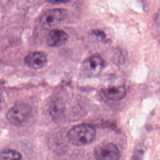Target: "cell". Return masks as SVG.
I'll return each instance as SVG.
<instances>
[{
  "mask_svg": "<svg viewBox=\"0 0 160 160\" xmlns=\"http://www.w3.org/2000/svg\"><path fill=\"white\" fill-rule=\"evenodd\" d=\"M94 156L99 160H117L120 158V152L114 144L103 142L94 148Z\"/></svg>",
  "mask_w": 160,
  "mask_h": 160,
  "instance_id": "4",
  "label": "cell"
},
{
  "mask_svg": "<svg viewBox=\"0 0 160 160\" xmlns=\"http://www.w3.org/2000/svg\"><path fill=\"white\" fill-rule=\"evenodd\" d=\"M104 96L110 100H120L126 95V88L122 84L111 85L102 89Z\"/></svg>",
  "mask_w": 160,
  "mask_h": 160,
  "instance_id": "8",
  "label": "cell"
},
{
  "mask_svg": "<svg viewBox=\"0 0 160 160\" xmlns=\"http://www.w3.org/2000/svg\"><path fill=\"white\" fill-rule=\"evenodd\" d=\"M21 159L22 155L17 151L11 149H6L0 152V159Z\"/></svg>",
  "mask_w": 160,
  "mask_h": 160,
  "instance_id": "9",
  "label": "cell"
},
{
  "mask_svg": "<svg viewBox=\"0 0 160 160\" xmlns=\"http://www.w3.org/2000/svg\"><path fill=\"white\" fill-rule=\"evenodd\" d=\"M48 61L46 55L40 51H33L26 56L24 59L26 65L31 69H39L44 68Z\"/></svg>",
  "mask_w": 160,
  "mask_h": 160,
  "instance_id": "6",
  "label": "cell"
},
{
  "mask_svg": "<svg viewBox=\"0 0 160 160\" xmlns=\"http://www.w3.org/2000/svg\"><path fill=\"white\" fill-rule=\"evenodd\" d=\"M69 141L73 145L81 146L91 144L96 137V130L89 124H82L72 128L67 134Z\"/></svg>",
  "mask_w": 160,
  "mask_h": 160,
  "instance_id": "1",
  "label": "cell"
},
{
  "mask_svg": "<svg viewBox=\"0 0 160 160\" xmlns=\"http://www.w3.org/2000/svg\"><path fill=\"white\" fill-rule=\"evenodd\" d=\"M104 68V61L99 56L94 55L87 58L82 63L81 71L87 78H94L101 74Z\"/></svg>",
  "mask_w": 160,
  "mask_h": 160,
  "instance_id": "3",
  "label": "cell"
},
{
  "mask_svg": "<svg viewBox=\"0 0 160 160\" xmlns=\"http://www.w3.org/2000/svg\"><path fill=\"white\" fill-rule=\"evenodd\" d=\"M66 15V11L62 9L48 10L41 16L40 19L41 25L44 29H49L64 20Z\"/></svg>",
  "mask_w": 160,
  "mask_h": 160,
  "instance_id": "5",
  "label": "cell"
},
{
  "mask_svg": "<svg viewBox=\"0 0 160 160\" xmlns=\"http://www.w3.org/2000/svg\"><path fill=\"white\" fill-rule=\"evenodd\" d=\"M68 39V34L64 30L54 29L49 31L47 43L51 47H59L63 45Z\"/></svg>",
  "mask_w": 160,
  "mask_h": 160,
  "instance_id": "7",
  "label": "cell"
},
{
  "mask_svg": "<svg viewBox=\"0 0 160 160\" xmlns=\"http://www.w3.org/2000/svg\"><path fill=\"white\" fill-rule=\"evenodd\" d=\"M50 3L52 4H61V3H65L70 1L71 0H47Z\"/></svg>",
  "mask_w": 160,
  "mask_h": 160,
  "instance_id": "10",
  "label": "cell"
},
{
  "mask_svg": "<svg viewBox=\"0 0 160 160\" xmlns=\"http://www.w3.org/2000/svg\"><path fill=\"white\" fill-rule=\"evenodd\" d=\"M32 109L27 104L18 103L12 106L7 112L6 118L8 121L16 126H22L31 118Z\"/></svg>",
  "mask_w": 160,
  "mask_h": 160,
  "instance_id": "2",
  "label": "cell"
},
{
  "mask_svg": "<svg viewBox=\"0 0 160 160\" xmlns=\"http://www.w3.org/2000/svg\"><path fill=\"white\" fill-rule=\"evenodd\" d=\"M2 102H3L2 96L1 94L0 93V109L1 108V107H2Z\"/></svg>",
  "mask_w": 160,
  "mask_h": 160,
  "instance_id": "11",
  "label": "cell"
}]
</instances>
